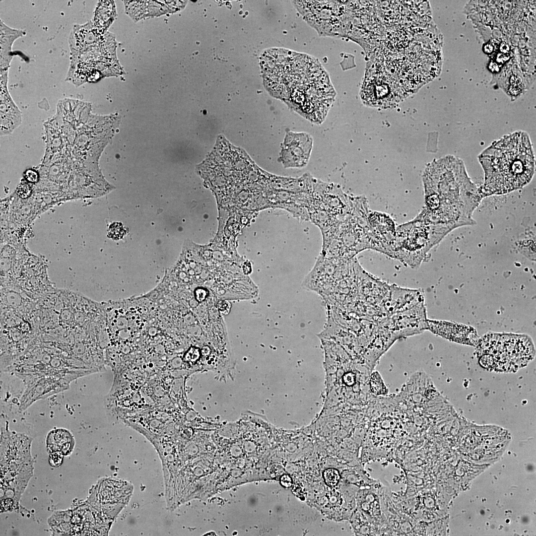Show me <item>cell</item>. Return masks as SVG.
I'll list each match as a JSON object with an SVG mask.
<instances>
[{"label":"cell","mask_w":536,"mask_h":536,"mask_svg":"<svg viewBox=\"0 0 536 536\" xmlns=\"http://www.w3.org/2000/svg\"><path fill=\"white\" fill-rule=\"evenodd\" d=\"M323 476L326 483L331 487L336 486L340 478L338 471L334 469H329L325 470Z\"/></svg>","instance_id":"cell-17"},{"label":"cell","mask_w":536,"mask_h":536,"mask_svg":"<svg viewBox=\"0 0 536 536\" xmlns=\"http://www.w3.org/2000/svg\"><path fill=\"white\" fill-rule=\"evenodd\" d=\"M369 386L370 390L375 395H386L388 392V389L386 386L380 374L377 372H374L371 374L370 377Z\"/></svg>","instance_id":"cell-16"},{"label":"cell","mask_w":536,"mask_h":536,"mask_svg":"<svg viewBox=\"0 0 536 536\" xmlns=\"http://www.w3.org/2000/svg\"><path fill=\"white\" fill-rule=\"evenodd\" d=\"M173 11L167 5L164 1H148L147 12L146 18L159 16Z\"/></svg>","instance_id":"cell-15"},{"label":"cell","mask_w":536,"mask_h":536,"mask_svg":"<svg viewBox=\"0 0 536 536\" xmlns=\"http://www.w3.org/2000/svg\"><path fill=\"white\" fill-rule=\"evenodd\" d=\"M484 173L482 198L523 188L535 172L536 157L529 134L518 131L493 141L478 156Z\"/></svg>","instance_id":"cell-2"},{"label":"cell","mask_w":536,"mask_h":536,"mask_svg":"<svg viewBox=\"0 0 536 536\" xmlns=\"http://www.w3.org/2000/svg\"><path fill=\"white\" fill-rule=\"evenodd\" d=\"M476 345L481 366L497 372H515L535 355L533 341L525 335L490 333L478 339Z\"/></svg>","instance_id":"cell-3"},{"label":"cell","mask_w":536,"mask_h":536,"mask_svg":"<svg viewBox=\"0 0 536 536\" xmlns=\"http://www.w3.org/2000/svg\"><path fill=\"white\" fill-rule=\"evenodd\" d=\"M422 181L425 206L419 218L454 229L475 223L472 215L483 198L462 159L448 155L434 160L425 167Z\"/></svg>","instance_id":"cell-1"},{"label":"cell","mask_w":536,"mask_h":536,"mask_svg":"<svg viewBox=\"0 0 536 536\" xmlns=\"http://www.w3.org/2000/svg\"><path fill=\"white\" fill-rule=\"evenodd\" d=\"M20 29L8 27L0 20V69L8 70L13 58L12 47L14 41L25 35Z\"/></svg>","instance_id":"cell-10"},{"label":"cell","mask_w":536,"mask_h":536,"mask_svg":"<svg viewBox=\"0 0 536 536\" xmlns=\"http://www.w3.org/2000/svg\"><path fill=\"white\" fill-rule=\"evenodd\" d=\"M427 330L450 341L470 345L478 342L475 330L467 325L436 320H427Z\"/></svg>","instance_id":"cell-8"},{"label":"cell","mask_w":536,"mask_h":536,"mask_svg":"<svg viewBox=\"0 0 536 536\" xmlns=\"http://www.w3.org/2000/svg\"><path fill=\"white\" fill-rule=\"evenodd\" d=\"M24 177L25 180L31 183H36L39 180V174L38 171L33 169H28L24 172Z\"/></svg>","instance_id":"cell-20"},{"label":"cell","mask_w":536,"mask_h":536,"mask_svg":"<svg viewBox=\"0 0 536 536\" xmlns=\"http://www.w3.org/2000/svg\"><path fill=\"white\" fill-rule=\"evenodd\" d=\"M26 381V388L20 402L21 410L26 409L36 401L68 389L70 383L56 377H43Z\"/></svg>","instance_id":"cell-6"},{"label":"cell","mask_w":536,"mask_h":536,"mask_svg":"<svg viewBox=\"0 0 536 536\" xmlns=\"http://www.w3.org/2000/svg\"><path fill=\"white\" fill-rule=\"evenodd\" d=\"M125 234V230L121 223L115 222L109 226L108 235L110 238L119 239Z\"/></svg>","instance_id":"cell-18"},{"label":"cell","mask_w":536,"mask_h":536,"mask_svg":"<svg viewBox=\"0 0 536 536\" xmlns=\"http://www.w3.org/2000/svg\"><path fill=\"white\" fill-rule=\"evenodd\" d=\"M281 484L285 487H289L292 484V479L288 475H284L281 477Z\"/></svg>","instance_id":"cell-21"},{"label":"cell","mask_w":536,"mask_h":536,"mask_svg":"<svg viewBox=\"0 0 536 536\" xmlns=\"http://www.w3.org/2000/svg\"><path fill=\"white\" fill-rule=\"evenodd\" d=\"M312 137L306 133L289 132L281 152L285 168H301L306 166L312 149Z\"/></svg>","instance_id":"cell-5"},{"label":"cell","mask_w":536,"mask_h":536,"mask_svg":"<svg viewBox=\"0 0 536 536\" xmlns=\"http://www.w3.org/2000/svg\"><path fill=\"white\" fill-rule=\"evenodd\" d=\"M8 70L0 71V136L11 134L22 124V112L8 90Z\"/></svg>","instance_id":"cell-7"},{"label":"cell","mask_w":536,"mask_h":536,"mask_svg":"<svg viewBox=\"0 0 536 536\" xmlns=\"http://www.w3.org/2000/svg\"><path fill=\"white\" fill-rule=\"evenodd\" d=\"M116 16V5L114 1H99L95 9L93 24L102 34L107 30Z\"/></svg>","instance_id":"cell-12"},{"label":"cell","mask_w":536,"mask_h":536,"mask_svg":"<svg viewBox=\"0 0 536 536\" xmlns=\"http://www.w3.org/2000/svg\"><path fill=\"white\" fill-rule=\"evenodd\" d=\"M394 314L380 326L389 330L396 339L419 334L428 329L424 301L410 309Z\"/></svg>","instance_id":"cell-4"},{"label":"cell","mask_w":536,"mask_h":536,"mask_svg":"<svg viewBox=\"0 0 536 536\" xmlns=\"http://www.w3.org/2000/svg\"><path fill=\"white\" fill-rule=\"evenodd\" d=\"M108 33H100L93 26L92 21L74 25L68 39L70 55L83 52L96 46L106 39Z\"/></svg>","instance_id":"cell-9"},{"label":"cell","mask_w":536,"mask_h":536,"mask_svg":"<svg viewBox=\"0 0 536 536\" xmlns=\"http://www.w3.org/2000/svg\"><path fill=\"white\" fill-rule=\"evenodd\" d=\"M16 193L19 197L22 199H26L29 197L32 193V189L29 184L26 182H21L17 186Z\"/></svg>","instance_id":"cell-19"},{"label":"cell","mask_w":536,"mask_h":536,"mask_svg":"<svg viewBox=\"0 0 536 536\" xmlns=\"http://www.w3.org/2000/svg\"><path fill=\"white\" fill-rule=\"evenodd\" d=\"M123 1L125 12L133 21L136 22L143 18H146L148 1L124 0Z\"/></svg>","instance_id":"cell-14"},{"label":"cell","mask_w":536,"mask_h":536,"mask_svg":"<svg viewBox=\"0 0 536 536\" xmlns=\"http://www.w3.org/2000/svg\"><path fill=\"white\" fill-rule=\"evenodd\" d=\"M46 444L47 449L51 453L68 454L72 450L74 440L71 433L67 429L58 428L48 434Z\"/></svg>","instance_id":"cell-11"},{"label":"cell","mask_w":536,"mask_h":536,"mask_svg":"<svg viewBox=\"0 0 536 536\" xmlns=\"http://www.w3.org/2000/svg\"><path fill=\"white\" fill-rule=\"evenodd\" d=\"M361 498V509L373 520H378L381 515V509L377 494L374 490H367L363 493Z\"/></svg>","instance_id":"cell-13"}]
</instances>
